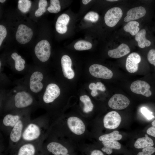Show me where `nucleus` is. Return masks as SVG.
<instances>
[{
  "label": "nucleus",
  "instance_id": "b1692460",
  "mask_svg": "<svg viewBox=\"0 0 155 155\" xmlns=\"http://www.w3.org/2000/svg\"><path fill=\"white\" fill-rule=\"evenodd\" d=\"M139 25L138 22L136 21H131L124 26L123 29L125 32L129 33L132 36H134L139 31Z\"/></svg>",
  "mask_w": 155,
  "mask_h": 155
},
{
  "label": "nucleus",
  "instance_id": "37998d69",
  "mask_svg": "<svg viewBox=\"0 0 155 155\" xmlns=\"http://www.w3.org/2000/svg\"><path fill=\"white\" fill-rule=\"evenodd\" d=\"M91 0H82V3L85 5L87 4L88 3L91 1Z\"/></svg>",
  "mask_w": 155,
  "mask_h": 155
},
{
  "label": "nucleus",
  "instance_id": "2f4dec72",
  "mask_svg": "<svg viewBox=\"0 0 155 155\" xmlns=\"http://www.w3.org/2000/svg\"><path fill=\"white\" fill-rule=\"evenodd\" d=\"M84 19L86 20L95 22L98 20L99 15L96 12L91 11L86 14L84 17Z\"/></svg>",
  "mask_w": 155,
  "mask_h": 155
},
{
  "label": "nucleus",
  "instance_id": "6e6552de",
  "mask_svg": "<svg viewBox=\"0 0 155 155\" xmlns=\"http://www.w3.org/2000/svg\"><path fill=\"white\" fill-rule=\"evenodd\" d=\"M130 100L125 96L120 94L113 95L109 99L108 105L111 108L122 110L127 108L130 104Z\"/></svg>",
  "mask_w": 155,
  "mask_h": 155
},
{
  "label": "nucleus",
  "instance_id": "4c0bfd02",
  "mask_svg": "<svg viewBox=\"0 0 155 155\" xmlns=\"http://www.w3.org/2000/svg\"><path fill=\"white\" fill-rule=\"evenodd\" d=\"M89 88L92 90L91 94L92 96L94 97L98 94V93L97 91L98 89L96 84L94 83H90L89 86Z\"/></svg>",
  "mask_w": 155,
  "mask_h": 155
},
{
  "label": "nucleus",
  "instance_id": "cd10ccee",
  "mask_svg": "<svg viewBox=\"0 0 155 155\" xmlns=\"http://www.w3.org/2000/svg\"><path fill=\"white\" fill-rule=\"evenodd\" d=\"M91 43L84 40H80L76 42L74 45V48L77 50L83 51L90 49L92 47Z\"/></svg>",
  "mask_w": 155,
  "mask_h": 155
},
{
  "label": "nucleus",
  "instance_id": "0eeeda50",
  "mask_svg": "<svg viewBox=\"0 0 155 155\" xmlns=\"http://www.w3.org/2000/svg\"><path fill=\"white\" fill-rule=\"evenodd\" d=\"M33 103V99L31 95L25 91L19 92L15 95L14 98L15 107L21 109L27 108Z\"/></svg>",
  "mask_w": 155,
  "mask_h": 155
},
{
  "label": "nucleus",
  "instance_id": "a18cd8bd",
  "mask_svg": "<svg viewBox=\"0 0 155 155\" xmlns=\"http://www.w3.org/2000/svg\"><path fill=\"white\" fill-rule=\"evenodd\" d=\"M5 1V0H0V2L1 3H3Z\"/></svg>",
  "mask_w": 155,
  "mask_h": 155
},
{
  "label": "nucleus",
  "instance_id": "aec40b11",
  "mask_svg": "<svg viewBox=\"0 0 155 155\" xmlns=\"http://www.w3.org/2000/svg\"><path fill=\"white\" fill-rule=\"evenodd\" d=\"M130 52L128 46L124 43L120 45L117 48L109 50L108 53V56L113 58H119L128 54Z\"/></svg>",
  "mask_w": 155,
  "mask_h": 155
},
{
  "label": "nucleus",
  "instance_id": "c756f323",
  "mask_svg": "<svg viewBox=\"0 0 155 155\" xmlns=\"http://www.w3.org/2000/svg\"><path fill=\"white\" fill-rule=\"evenodd\" d=\"M50 6L47 8V10L50 13H57L61 10L60 2L58 0H51Z\"/></svg>",
  "mask_w": 155,
  "mask_h": 155
},
{
  "label": "nucleus",
  "instance_id": "7ed1b4c3",
  "mask_svg": "<svg viewBox=\"0 0 155 155\" xmlns=\"http://www.w3.org/2000/svg\"><path fill=\"white\" fill-rule=\"evenodd\" d=\"M26 114L8 113L1 119V129L8 136L12 128L18 121Z\"/></svg>",
  "mask_w": 155,
  "mask_h": 155
},
{
  "label": "nucleus",
  "instance_id": "79ce46f5",
  "mask_svg": "<svg viewBox=\"0 0 155 155\" xmlns=\"http://www.w3.org/2000/svg\"><path fill=\"white\" fill-rule=\"evenodd\" d=\"M102 151L108 155H110L113 152V149L104 146L101 149Z\"/></svg>",
  "mask_w": 155,
  "mask_h": 155
},
{
  "label": "nucleus",
  "instance_id": "ea45409f",
  "mask_svg": "<svg viewBox=\"0 0 155 155\" xmlns=\"http://www.w3.org/2000/svg\"><path fill=\"white\" fill-rule=\"evenodd\" d=\"M88 155H104L103 153L100 150L97 149H93L90 151Z\"/></svg>",
  "mask_w": 155,
  "mask_h": 155
},
{
  "label": "nucleus",
  "instance_id": "bb28decb",
  "mask_svg": "<svg viewBox=\"0 0 155 155\" xmlns=\"http://www.w3.org/2000/svg\"><path fill=\"white\" fill-rule=\"evenodd\" d=\"M80 101L84 104L83 111L85 113L91 111L93 108L94 105L90 97L87 95L81 96L80 97Z\"/></svg>",
  "mask_w": 155,
  "mask_h": 155
},
{
  "label": "nucleus",
  "instance_id": "dca6fc26",
  "mask_svg": "<svg viewBox=\"0 0 155 155\" xmlns=\"http://www.w3.org/2000/svg\"><path fill=\"white\" fill-rule=\"evenodd\" d=\"M43 78V75L40 72L36 71L32 73L30 78L29 85L32 92L37 93L41 90L43 85L41 82Z\"/></svg>",
  "mask_w": 155,
  "mask_h": 155
},
{
  "label": "nucleus",
  "instance_id": "a878e982",
  "mask_svg": "<svg viewBox=\"0 0 155 155\" xmlns=\"http://www.w3.org/2000/svg\"><path fill=\"white\" fill-rule=\"evenodd\" d=\"M11 57L15 61V67L16 69L19 71L23 70L25 67V61L21 57L18 55L16 53L14 52L11 54Z\"/></svg>",
  "mask_w": 155,
  "mask_h": 155
},
{
  "label": "nucleus",
  "instance_id": "f3484780",
  "mask_svg": "<svg viewBox=\"0 0 155 155\" xmlns=\"http://www.w3.org/2000/svg\"><path fill=\"white\" fill-rule=\"evenodd\" d=\"M141 58L137 53L133 52L127 57L125 63L127 71L130 73H134L138 70V64L140 62Z\"/></svg>",
  "mask_w": 155,
  "mask_h": 155
},
{
  "label": "nucleus",
  "instance_id": "f03ea898",
  "mask_svg": "<svg viewBox=\"0 0 155 155\" xmlns=\"http://www.w3.org/2000/svg\"><path fill=\"white\" fill-rule=\"evenodd\" d=\"M31 120L28 114H26L17 123L11 131L8 136L9 145L13 149L20 142L24 130Z\"/></svg>",
  "mask_w": 155,
  "mask_h": 155
},
{
  "label": "nucleus",
  "instance_id": "4468645a",
  "mask_svg": "<svg viewBox=\"0 0 155 155\" xmlns=\"http://www.w3.org/2000/svg\"><path fill=\"white\" fill-rule=\"evenodd\" d=\"M121 117L116 111H112L108 113L104 117L103 123L104 127L108 129H115L120 125Z\"/></svg>",
  "mask_w": 155,
  "mask_h": 155
},
{
  "label": "nucleus",
  "instance_id": "f704fd0d",
  "mask_svg": "<svg viewBox=\"0 0 155 155\" xmlns=\"http://www.w3.org/2000/svg\"><path fill=\"white\" fill-rule=\"evenodd\" d=\"M141 113L148 120H150L154 118L152 115V113L150 111L145 107H142L140 109Z\"/></svg>",
  "mask_w": 155,
  "mask_h": 155
},
{
  "label": "nucleus",
  "instance_id": "5701e85b",
  "mask_svg": "<svg viewBox=\"0 0 155 155\" xmlns=\"http://www.w3.org/2000/svg\"><path fill=\"white\" fill-rule=\"evenodd\" d=\"M154 145L152 140L146 134L145 137L139 138L135 141L134 146L136 148L140 149L152 147Z\"/></svg>",
  "mask_w": 155,
  "mask_h": 155
},
{
  "label": "nucleus",
  "instance_id": "423d86ee",
  "mask_svg": "<svg viewBox=\"0 0 155 155\" xmlns=\"http://www.w3.org/2000/svg\"><path fill=\"white\" fill-rule=\"evenodd\" d=\"M123 15V12L119 7H115L108 10L104 16L105 24L109 27H113L120 20Z\"/></svg>",
  "mask_w": 155,
  "mask_h": 155
},
{
  "label": "nucleus",
  "instance_id": "c85d7f7f",
  "mask_svg": "<svg viewBox=\"0 0 155 155\" xmlns=\"http://www.w3.org/2000/svg\"><path fill=\"white\" fill-rule=\"evenodd\" d=\"M31 2L29 0H20L18 1V8L22 12L26 13L29 10Z\"/></svg>",
  "mask_w": 155,
  "mask_h": 155
},
{
  "label": "nucleus",
  "instance_id": "4be33fe9",
  "mask_svg": "<svg viewBox=\"0 0 155 155\" xmlns=\"http://www.w3.org/2000/svg\"><path fill=\"white\" fill-rule=\"evenodd\" d=\"M146 31L144 29H141L136 34L135 40L138 42V46L143 48L146 46L148 47L151 44V42L146 37Z\"/></svg>",
  "mask_w": 155,
  "mask_h": 155
},
{
  "label": "nucleus",
  "instance_id": "72a5a7b5",
  "mask_svg": "<svg viewBox=\"0 0 155 155\" xmlns=\"http://www.w3.org/2000/svg\"><path fill=\"white\" fill-rule=\"evenodd\" d=\"M147 59L149 62L155 66V50L150 49L147 54Z\"/></svg>",
  "mask_w": 155,
  "mask_h": 155
},
{
  "label": "nucleus",
  "instance_id": "20e7f679",
  "mask_svg": "<svg viewBox=\"0 0 155 155\" xmlns=\"http://www.w3.org/2000/svg\"><path fill=\"white\" fill-rule=\"evenodd\" d=\"M43 140L20 143L13 149L16 150V155H35L37 149L41 148Z\"/></svg>",
  "mask_w": 155,
  "mask_h": 155
},
{
  "label": "nucleus",
  "instance_id": "6ab92c4d",
  "mask_svg": "<svg viewBox=\"0 0 155 155\" xmlns=\"http://www.w3.org/2000/svg\"><path fill=\"white\" fill-rule=\"evenodd\" d=\"M146 11L142 6H139L131 9L127 13V16L124 19L125 22H129L139 19L144 17Z\"/></svg>",
  "mask_w": 155,
  "mask_h": 155
},
{
  "label": "nucleus",
  "instance_id": "f8f14e48",
  "mask_svg": "<svg viewBox=\"0 0 155 155\" xmlns=\"http://www.w3.org/2000/svg\"><path fill=\"white\" fill-rule=\"evenodd\" d=\"M60 90L57 84L54 83L49 84L46 86L42 97L44 103L49 104L53 102L60 94Z\"/></svg>",
  "mask_w": 155,
  "mask_h": 155
},
{
  "label": "nucleus",
  "instance_id": "7c9ffc66",
  "mask_svg": "<svg viewBox=\"0 0 155 155\" xmlns=\"http://www.w3.org/2000/svg\"><path fill=\"white\" fill-rule=\"evenodd\" d=\"M102 143L104 146L111 149L119 150L121 148L120 144L117 141L108 140L102 141Z\"/></svg>",
  "mask_w": 155,
  "mask_h": 155
},
{
  "label": "nucleus",
  "instance_id": "c9c22d12",
  "mask_svg": "<svg viewBox=\"0 0 155 155\" xmlns=\"http://www.w3.org/2000/svg\"><path fill=\"white\" fill-rule=\"evenodd\" d=\"M47 2L46 0H40L38 3V8L37 10L39 12L44 13L46 11V7Z\"/></svg>",
  "mask_w": 155,
  "mask_h": 155
},
{
  "label": "nucleus",
  "instance_id": "473e14b6",
  "mask_svg": "<svg viewBox=\"0 0 155 155\" xmlns=\"http://www.w3.org/2000/svg\"><path fill=\"white\" fill-rule=\"evenodd\" d=\"M155 152V148L153 147L143 148L142 152H138L137 155H152Z\"/></svg>",
  "mask_w": 155,
  "mask_h": 155
},
{
  "label": "nucleus",
  "instance_id": "c03bdc74",
  "mask_svg": "<svg viewBox=\"0 0 155 155\" xmlns=\"http://www.w3.org/2000/svg\"><path fill=\"white\" fill-rule=\"evenodd\" d=\"M107 1H112V2H113V1H118V0H106Z\"/></svg>",
  "mask_w": 155,
  "mask_h": 155
},
{
  "label": "nucleus",
  "instance_id": "39448f33",
  "mask_svg": "<svg viewBox=\"0 0 155 155\" xmlns=\"http://www.w3.org/2000/svg\"><path fill=\"white\" fill-rule=\"evenodd\" d=\"M51 46L47 40H43L39 42L36 45L35 49V54L41 61L44 62L49 59L51 54Z\"/></svg>",
  "mask_w": 155,
  "mask_h": 155
},
{
  "label": "nucleus",
  "instance_id": "412c9836",
  "mask_svg": "<svg viewBox=\"0 0 155 155\" xmlns=\"http://www.w3.org/2000/svg\"><path fill=\"white\" fill-rule=\"evenodd\" d=\"M69 20V16L66 14L63 13L60 15L56 23L55 28L57 31L61 34L65 33L67 29V25Z\"/></svg>",
  "mask_w": 155,
  "mask_h": 155
},
{
  "label": "nucleus",
  "instance_id": "2eb2a0df",
  "mask_svg": "<svg viewBox=\"0 0 155 155\" xmlns=\"http://www.w3.org/2000/svg\"><path fill=\"white\" fill-rule=\"evenodd\" d=\"M67 126L71 131L77 135H81L85 132L86 127L83 121L76 117H71L67 120Z\"/></svg>",
  "mask_w": 155,
  "mask_h": 155
},
{
  "label": "nucleus",
  "instance_id": "393cba45",
  "mask_svg": "<svg viewBox=\"0 0 155 155\" xmlns=\"http://www.w3.org/2000/svg\"><path fill=\"white\" fill-rule=\"evenodd\" d=\"M122 137V135L119 134V131L116 130L110 133L100 136L99 137V140L102 141L108 140L117 141L120 140Z\"/></svg>",
  "mask_w": 155,
  "mask_h": 155
},
{
  "label": "nucleus",
  "instance_id": "9d476101",
  "mask_svg": "<svg viewBox=\"0 0 155 155\" xmlns=\"http://www.w3.org/2000/svg\"><path fill=\"white\" fill-rule=\"evenodd\" d=\"M42 145L45 146L46 150L53 155H64L69 154L68 149L58 142L54 141L48 142L44 140Z\"/></svg>",
  "mask_w": 155,
  "mask_h": 155
},
{
  "label": "nucleus",
  "instance_id": "1a4fd4ad",
  "mask_svg": "<svg viewBox=\"0 0 155 155\" xmlns=\"http://www.w3.org/2000/svg\"><path fill=\"white\" fill-rule=\"evenodd\" d=\"M89 71L94 77L109 79L113 76L112 71L106 67L98 64H94L90 66Z\"/></svg>",
  "mask_w": 155,
  "mask_h": 155
},
{
  "label": "nucleus",
  "instance_id": "58836bf2",
  "mask_svg": "<svg viewBox=\"0 0 155 155\" xmlns=\"http://www.w3.org/2000/svg\"><path fill=\"white\" fill-rule=\"evenodd\" d=\"M152 126L148 129L147 133L148 135L155 137V120L152 123Z\"/></svg>",
  "mask_w": 155,
  "mask_h": 155
},
{
  "label": "nucleus",
  "instance_id": "e433bc0d",
  "mask_svg": "<svg viewBox=\"0 0 155 155\" xmlns=\"http://www.w3.org/2000/svg\"><path fill=\"white\" fill-rule=\"evenodd\" d=\"M7 34V30L5 27L3 25H0V46L5 37Z\"/></svg>",
  "mask_w": 155,
  "mask_h": 155
},
{
  "label": "nucleus",
  "instance_id": "a19ab883",
  "mask_svg": "<svg viewBox=\"0 0 155 155\" xmlns=\"http://www.w3.org/2000/svg\"><path fill=\"white\" fill-rule=\"evenodd\" d=\"M98 90L101 91H104L106 90L104 85L100 82H98L96 84Z\"/></svg>",
  "mask_w": 155,
  "mask_h": 155
},
{
  "label": "nucleus",
  "instance_id": "ddd939ff",
  "mask_svg": "<svg viewBox=\"0 0 155 155\" xmlns=\"http://www.w3.org/2000/svg\"><path fill=\"white\" fill-rule=\"evenodd\" d=\"M33 34V31L30 28L23 24L18 27L16 38L17 41L21 44H25L31 40Z\"/></svg>",
  "mask_w": 155,
  "mask_h": 155
},
{
  "label": "nucleus",
  "instance_id": "f257e3e1",
  "mask_svg": "<svg viewBox=\"0 0 155 155\" xmlns=\"http://www.w3.org/2000/svg\"><path fill=\"white\" fill-rule=\"evenodd\" d=\"M49 129L48 119L45 116L30 120L24 130L19 144L43 140L49 131Z\"/></svg>",
  "mask_w": 155,
  "mask_h": 155
},
{
  "label": "nucleus",
  "instance_id": "a211bd4d",
  "mask_svg": "<svg viewBox=\"0 0 155 155\" xmlns=\"http://www.w3.org/2000/svg\"><path fill=\"white\" fill-rule=\"evenodd\" d=\"M61 64L63 75L69 79L73 78L75 75L74 72L71 69L72 61L69 56L63 55L61 59Z\"/></svg>",
  "mask_w": 155,
  "mask_h": 155
},
{
  "label": "nucleus",
  "instance_id": "9b49d317",
  "mask_svg": "<svg viewBox=\"0 0 155 155\" xmlns=\"http://www.w3.org/2000/svg\"><path fill=\"white\" fill-rule=\"evenodd\" d=\"M150 88V86L148 83L142 80L135 81L130 86V89L133 92L147 97H149L152 95Z\"/></svg>",
  "mask_w": 155,
  "mask_h": 155
}]
</instances>
